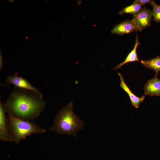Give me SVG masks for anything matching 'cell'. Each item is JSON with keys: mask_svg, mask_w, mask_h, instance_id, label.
Returning a JSON list of instances; mask_svg holds the SVG:
<instances>
[{"mask_svg": "<svg viewBox=\"0 0 160 160\" xmlns=\"http://www.w3.org/2000/svg\"><path fill=\"white\" fill-rule=\"evenodd\" d=\"M73 103L70 102L56 114L53 124L49 129L56 134H67L76 137L79 131L84 129V123L74 112Z\"/></svg>", "mask_w": 160, "mask_h": 160, "instance_id": "cell-2", "label": "cell"}, {"mask_svg": "<svg viewBox=\"0 0 160 160\" xmlns=\"http://www.w3.org/2000/svg\"><path fill=\"white\" fill-rule=\"evenodd\" d=\"M4 66V61L3 60V58L2 56V54L1 52L0 51V70L2 71L3 68Z\"/></svg>", "mask_w": 160, "mask_h": 160, "instance_id": "cell-15", "label": "cell"}, {"mask_svg": "<svg viewBox=\"0 0 160 160\" xmlns=\"http://www.w3.org/2000/svg\"><path fill=\"white\" fill-rule=\"evenodd\" d=\"M120 80V87L128 95L131 102V105L135 108H139L140 105L144 100V95L141 97H138L133 94L128 87L126 84L123 76L119 73H118Z\"/></svg>", "mask_w": 160, "mask_h": 160, "instance_id": "cell-9", "label": "cell"}, {"mask_svg": "<svg viewBox=\"0 0 160 160\" xmlns=\"http://www.w3.org/2000/svg\"><path fill=\"white\" fill-rule=\"evenodd\" d=\"M8 113L9 131L13 142L18 143L27 136L35 133H42L46 130L36 123L15 117Z\"/></svg>", "mask_w": 160, "mask_h": 160, "instance_id": "cell-3", "label": "cell"}, {"mask_svg": "<svg viewBox=\"0 0 160 160\" xmlns=\"http://www.w3.org/2000/svg\"><path fill=\"white\" fill-rule=\"evenodd\" d=\"M141 7L139 3L135 0L132 4L124 8L120 11L119 14L121 15L124 14H130L134 16L141 10Z\"/></svg>", "mask_w": 160, "mask_h": 160, "instance_id": "cell-12", "label": "cell"}, {"mask_svg": "<svg viewBox=\"0 0 160 160\" xmlns=\"http://www.w3.org/2000/svg\"><path fill=\"white\" fill-rule=\"evenodd\" d=\"M9 2H10V3H11L12 2H13V0H9Z\"/></svg>", "mask_w": 160, "mask_h": 160, "instance_id": "cell-16", "label": "cell"}, {"mask_svg": "<svg viewBox=\"0 0 160 160\" xmlns=\"http://www.w3.org/2000/svg\"><path fill=\"white\" fill-rule=\"evenodd\" d=\"M140 62L145 67L154 70L156 74L160 71V57L148 60H141Z\"/></svg>", "mask_w": 160, "mask_h": 160, "instance_id": "cell-11", "label": "cell"}, {"mask_svg": "<svg viewBox=\"0 0 160 160\" xmlns=\"http://www.w3.org/2000/svg\"><path fill=\"white\" fill-rule=\"evenodd\" d=\"M145 95L153 96H160V79L157 77V74L149 80L144 87Z\"/></svg>", "mask_w": 160, "mask_h": 160, "instance_id": "cell-8", "label": "cell"}, {"mask_svg": "<svg viewBox=\"0 0 160 160\" xmlns=\"http://www.w3.org/2000/svg\"><path fill=\"white\" fill-rule=\"evenodd\" d=\"M140 44L138 36L136 34L135 42L133 49L128 54L125 60L115 67L113 69L115 70L120 68L124 65L130 62L139 61L136 50L138 46Z\"/></svg>", "mask_w": 160, "mask_h": 160, "instance_id": "cell-10", "label": "cell"}, {"mask_svg": "<svg viewBox=\"0 0 160 160\" xmlns=\"http://www.w3.org/2000/svg\"><path fill=\"white\" fill-rule=\"evenodd\" d=\"M6 81L8 83L14 85L17 88L33 92L42 97V94L38 89L33 85L26 79L17 74L8 76Z\"/></svg>", "mask_w": 160, "mask_h": 160, "instance_id": "cell-4", "label": "cell"}, {"mask_svg": "<svg viewBox=\"0 0 160 160\" xmlns=\"http://www.w3.org/2000/svg\"><path fill=\"white\" fill-rule=\"evenodd\" d=\"M137 31H139V29L132 19L131 20L124 21L116 25L112 30L111 33L114 34L123 35Z\"/></svg>", "mask_w": 160, "mask_h": 160, "instance_id": "cell-7", "label": "cell"}, {"mask_svg": "<svg viewBox=\"0 0 160 160\" xmlns=\"http://www.w3.org/2000/svg\"><path fill=\"white\" fill-rule=\"evenodd\" d=\"M136 1L139 3L142 6L145 5L149 3L151 4L152 0H135Z\"/></svg>", "mask_w": 160, "mask_h": 160, "instance_id": "cell-14", "label": "cell"}, {"mask_svg": "<svg viewBox=\"0 0 160 160\" xmlns=\"http://www.w3.org/2000/svg\"><path fill=\"white\" fill-rule=\"evenodd\" d=\"M4 104L8 113L30 121L39 116L45 108L46 103L36 94L16 87Z\"/></svg>", "mask_w": 160, "mask_h": 160, "instance_id": "cell-1", "label": "cell"}, {"mask_svg": "<svg viewBox=\"0 0 160 160\" xmlns=\"http://www.w3.org/2000/svg\"><path fill=\"white\" fill-rule=\"evenodd\" d=\"M7 111L5 104L0 103V139L6 142H12L13 140L9 131L8 119L6 118Z\"/></svg>", "mask_w": 160, "mask_h": 160, "instance_id": "cell-5", "label": "cell"}, {"mask_svg": "<svg viewBox=\"0 0 160 160\" xmlns=\"http://www.w3.org/2000/svg\"><path fill=\"white\" fill-rule=\"evenodd\" d=\"M151 4L153 8L152 11L153 20L157 23L160 22V6L157 5L153 0Z\"/></svg>", "mask_w": 160, "mask_h": 160, "instance_id": "cell-13", "label": "cell"}, {"mask_svg": "<svg viewBox=\"0 0 160 160\" xmlns=\"http://www.w3.org/2000/svg\"><path fill=\"white\" fill-rule=\"evenodd\" d=\"M152 16V11L148 8H144L133 16L132 19L138 28L139 31H141L144 28L151 25Z\"/></svg>", "mask_w": 160, "mask_h": 160, "instance_id": "cell-6", "label": "cell"}]
</instances>
